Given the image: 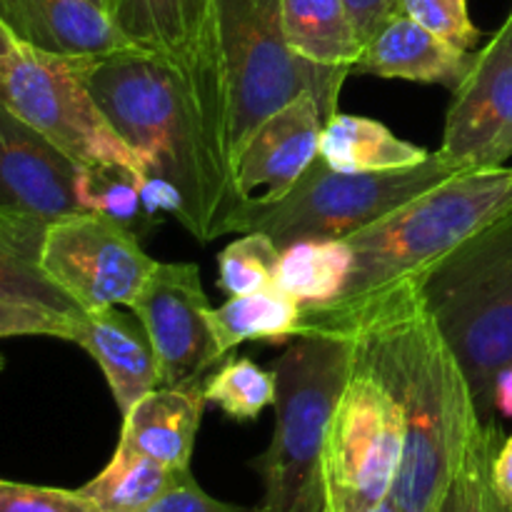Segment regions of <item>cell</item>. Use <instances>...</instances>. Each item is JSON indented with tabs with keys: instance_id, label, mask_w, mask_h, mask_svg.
<instances>
[{
	"instance_id": "obj_1",
	"label": "cell",
	"mask_w": 512,
	"mask_h": 512,
	"mask_svg": "<svg viewBox=\"0 0 512 512\" xmlns=\"http://www.w3.org/2000/svg\"><path fill=\"white\" fill-rule=\"evenodd\" d=\"M333 335L353 340L355 363L390 390L403 413L405 448L388 503L400 512H435L468 450L495 423L480 418L420 280L360 310Z\"/></svg>"
},
{
	"instance_id": "obj_2",
	"label": "cell",
	"mask_w": 512,
	"mask_h": 512,
	"mask_svg": "<svg viewBox=\"0 0 512 512\" xmlns=\"http://www.w3.org/2000/svg\"><path fill=\"white\" fill-rule=\"evenodd\" d=\"M78 68L145 173L168 180L183 195V228L205 243L223 235L225 218L235 208L230 165L210 140L178 70L133 45L78 55Z\"/></svg>"
},
{
	"instance_id": "obj_3",
	"label": "cell",
	"mask_w": 512,
	"mask_h": 512,
	"mask_svg": "<svg viewBox=\"0 0 512 512\" xmlns=\"http://www.w3.org/2000/svg\"><path fill=\"white\" fill-rule=\"evenodd\" d=\"M512 213V168L463 170L390 210L345 243L353 270L330 303L303 305L300 335L333 333L353 315L410 280H423L440 260Z\"/></svg>"
},
{
	"instance_id": "obj_4",
	"label": "cell",
	"mask_w": 512,
	"mask_h": 512,
	"mask_svg": "<svg viewBox=\"0 0 512 512\" xmlns=\"http://www.w3.org/2000/svg\"><path fill=\"white\" fill-rule=\"evenodd\" d=\"M353 360L350 338L305 333L275 363L273 438L253 463L265 512H323L320 458Z\"/></svg>"
},
{
	"instance_id": "obj_5",
	"label": "cell",
	"mask_w": 512,
	"mask_h": 512,
	"mask_svg": "<svg viewBox=\"0 0 512 512\" xmlns=\"http://www.w3.org/2000/svg\"><path fill=\"white\" fill-rule=\"evenodd\" d=\"M420 290L468 375L480 418L493 423L495 378L512 363V213L440 260Z\"/></svg>"
},
{
	"instance_id": "obj_6",
	"label": "cell",
	"mask_w": 512,
	"mask_h": 512,
	"mask_svg": "<svg viewBox=\"0 0 512 512\" xmlns=\"http://www.w3.org/2000/svg\"><path fill=\"white\" fill-rule=\"evenodd\" d=\"M463 173L438 153L413 168L340 173L318 155L283 200L265 208H235L223 235L263 233L278 248L300 240H345L375 220Z\"/></svg>"
},
{
	"instance_id": "obj_7",
	"label": "cell",
	"mask_w": 512,
	"mask_h": 512,
	"mask_svg": "<svg viewBox=\"0 0 512 512\" xmlns=\"http://www.w3.org/2000/svg\"><path fill=\"white\" fill-rule=\"evenodd\" d=\"M218 33L230 98V155L273 110L310 93L328 123L350 68L310 63L285 43L280 0H218ZM233 163V158H230Z\"/></svg>"
},
{
	"instance_id": "obj_8",
	"label": "cell",
	"mask_w": 512,
	"mask_h": 512,
	"mask_svg": "<svg viewBox=\"0 0 512 512\" xmlns=\"http://www.w3.org/2000/svg\"><path fill=\"white\" fill-rule=\"evenodd\" d=\"M0 103L78 165H145L90 95L78 55L15 43L0 65Z\"/></svg>"
},
{
	"instance_id": "obj_9",
	"label": "cell",
	"mask_w": 512,
	"mask_h": 512,
	"mask_svg": "<svg viewBox=\"0 0 512 512\" xmlns=\"http://www.w3.org/2000/svg\"><path fill=\"white\" fill-rule=\"evenodd\" d=\"M405 423L390 390L353 360L320 458L323 512H378L390 500Z\"/></svg>"
},
{
	"instance_id": "obj_10",
	"label": "cell",
	"mask_w": 512,
	"mask_h": 512,
	"mask_svg": "<svg viewBox=\"0 0 512 512\" xmlns=\"http://www.w3.org/2000/svg\"><path fill=\"white\" fill-rule=\"evenodd\" d=\"M115 33L173 65L210 140L230 165V98L218 33V0H105Z\"/></svg>"
},
{
	"instance_id": "obj_11",
	"label": "cell",
	"mask_w": 512,
	"mask_h": 512,
	"mask_svg": "<svg viewBox=\"0 0 512 512\" xmlns=\"http://www.w3.org/2000/svg\"><path fill=\"white\" fill-rule=\"evenodd\" d=\"M38 265L83 313L130 308L158 265L143 243L100 213H75L45 230Z\"/></svg>"
},
{
	"instance_id": "obj_12",
	"label": "cell",
	"mask_w": 512,
	"mask_h": 512,
	"mask_svg": "<svg viewBox=\"0 0 512 512\" xmlns=\"http://www.w3.org/2000/svg\"><path fill=\"white\" fill-rule=\"evenodd\" d=\"M75 178L78 163L0 103V228L38 255L50 225L85 213Z\"/></svg>"
},
{
	"instance_id": "obj_13",
	"label": "cell",
	"mask_w": 512,
	"mask_h": 512,
	"mask_svg": "<svg viewBox=\"0 0 512 512\" xmlns=\"http://www.w3.org/2000/svg\"><path fill=\"white\" fill-rule=\"evenodd\" d=\"M128 310L148 333L163 388L203 380L223 360L210 328L213 308L195 263L155 265Z\"/></svg>"
},
{
	"instance_id": "obj_14",
	"label": "cell",
	"mask_w": 512,
	"mask_h": 512,
	"mask_svg": "<svg viewBox=\"0 0 512 512\" xmlns=\"http://www.w3.org/2000/svg\"><path fill=\"white\" fill-rule=\"evenodd\" d=\"M438 155L458 170L500 168L512 155V10L453 90Z\"/></svg>"
},
{
	"instance_id": "obj_15",
	"label": "cell",
	"mask_w": 512,
	"mask_h": 512,
	"mask_svg": "<svg viewBox=\"0 0 512 512\" xmlns=\"http://www.w3.org/2000/svg\"><path fill=\"white\" fill-rule=\"evenodd\" d=\"M323 125V110L310 93L260 120L230 163L235 208H265L283 200L318 160Z\"/></svg>"
},
{
	"instance_id": "obj_16",
	"label": "cell",
	"mask_w": 512,
	"mask_h": 512,
	"mask_svg": "<svg viewBox=\"0 0 512 512\" xmlns=\"http://www.w3.org/2000/svg\"><path fill=\"white\" fill-rule=\"evenodd\" d=\"M475 55L440 38L425 25L398 13L365 43L353 73L443 85L455 90L468 75Z\"/></svg>"
},
{
	"instance_id": "obj_17",
	"label": "cell",
	"mask_w": 512,
	"mask_h": 512,
	"mask_svg": "<svg viewBox=\"0 0 512 512\" xmlns=\"http://www.w3.org/2000/svg\"><path fill=\"white\" fill-rule=\"evenodd\" d=\"M70 343L80 345L103 370L120 415L160 388L158 360L138 315L118 308L80 313Z\"/></svg>"
},
{
	"instance_id": "obj_18",
	"label": "cell",
	"mask_w": 512,
	"mask_h": 512,
	"mask_svg": "<svg viewBox=\"0 0 512 512\" xmlns=\"http://www.w3.org/2000/svg\"><path fill=\"white\" fill-rule=\"evenodd\" d=\"M0 23L20 43L53 53L100 55L128 45L88 0H0Z\"/></svg>"
},
{
	"instance_id": "obj_19",
	"label": "cell",
	"mask_w": 512,
	"mask_h": 512,
	"mask_svg": "<svg viewBox=\"0 0 512 512\" xmlns=\"http://www.w3.org/2000/svg\"><path fill=\"white\" fill-rule=\"evenodd\" d=\"M205 383L155 388L123 415L120 440L173 470H190L205 410Z\"/></svg>"
},
{
	"instance_id": "obj_20",
	"label": "cell",
	"mask_w": 512,
	"mask_h": 512,
	"mask_svg": "<svg viewBox=\"0 0 512 512\" xmlns=\"http://www.w3.org/2000/svg\"><path fill=\"white\" fill-rule=\"evenodd\" d=\"M320 158L340 173H385L425 163L430 153L378 120L335 113L320 133Z\"/></svg>"
},
{
	"instance_id": "obj_21",
	"label": "cell",
	"mask_w": 512,
	"mask_h": 512,
	"mask_svg": "<svg viewBox=\"0 0 512 512\" xmlns=\"http://www.w3.org/2000/svg\"><path fill=\"white\" fill-rule=\"evenodd\" d=\"M280 20L285 43L310 63L353 70L363 53L345 0H280Z\"/></svg>"
},
{
	"instance_id": "obj_22",
	"label": "cell",
	"mask_w": 512,
	"mask_h": 512,
	"mask_svg": "<svg viewBox=\"0 0 512 512\" xmlns=\"http://www.w3.org/2000/svg\"><path fill=\"white\" fill-rule=\"evenodd\" d=\"M300 313L303 305L293 295L270 285L258 293L235 295L220 308L210 310V328L225 358L230 350L250 340L285 343L300 338Z\"/></svg>"
},
{
	"instance_id": "obj_23",
	"label": "cell",
	"mask_w": 512,
	"mask_h": 512,
	"mask_svg": "<svg viewBox=\"0 0 512 512\" xmlns=\"http://www.w3.org/2000/svg\"><path fill=\"white\" fill-rule=\"evenodd\" d=\"M190 470H173L118 440L110 463L78 488L100 512H145Z\"/></svg>"
},
{
	"instance_id": "obj_24",
	"label": "cell",
	"mask_w": 512,
	"mask_h": 512,
	"mask_svg": "<svg viewBox=\"0 0 512 512\" xmlns=\"http://www.w3.org/2000/svg\"><path fill=\"white\" fill-rule=\"evenodd\" d=\"M350 270L353 250L345 240H300L280 248L275 285L300 305H320L343 293Z\"/></svg>"
},
{
	"instance_id": "obj_25",
	"label": "cell",
	"mask_w": 512,
	"mask_h": 512,
	"mask_svg": "<svg viewBox=\"0 0 512 512\" xmlns=\"http://www.w3.org/2000/svg\"><path fill=\"white\" fill-rule=\"evenodd\" d=\"M143 175L125 165H78L75 195L83 210L105 215L143 243L160 225L143 200Z\"/></svg>"
},
{
	"instance_id": "obj_26",
	"label": "cell",
	"mask_w": 512,
	"mask_h": 512,
	"mask_svg": "<svg viewBox=\"0 0 512 512\" xmlns=\"http://www.w3.org/2000/svg\"><path fill=\"white\" fill-rule=\"evenodd\" d=\"M205 400L228 418L255 420L275 403V373L250 358H235L205 383Z\"/></svg>"
},
{
	"instance_id": "obj_27",
	"label": "cell",
	"mask_w": 512,
	"mask_h": 512,
	"mask_svg": "<svg viewBox=\"0 0 512 512\" xmlns=\"http://www.w3.org/2000/svg\"><path fill=\"white\" fill-rule=\"evenodd\" d=\"M0 298L48 305L70 315L83 313L63 290L45 278L38 265V255L3 228H0Z\"/></svg>"
},
{
	"instance_id": "obj_28",
	"label": "cell",
	"mask_w": 512,
	"mask_h": 512,
	"mask_svg": "<svg viewBox=\"0 0 512 512\" xmlns=\"http://www.w3.org/2000/svg\"><path fill=\"white\" fill-rule=\"evenodd\" d=\"M280 248L263 233H243L218 258V285L225 295H250L275 285Z\"/></svg>"
},
{
	"instance_id": "obj_29",
	"label": "cell",
	"mask_w": 512,
	"mask_h": 512,
	"mask_svg": "<svg viewBox=\"0 0 512 512\" xmlns=\"http://www.w3.org/2000/svg\"><path fill=\"white\" fill-rule=\"evenodd\" d=\"M498 453V430L490 425L473 443L460 468L455 470L435 512H485L490 488V465Z\"/></svg>"
},
{
	"instance_id": "obj_30",
	"label": "cell",
	"mask_w": 512,
	"mask_h": 512,
	"mask_svg": "<svg viewBox=\"0 0 512 512\" xmlns=\"http://www.w3.org/2000/svg\"><path fill=\"white\" fill-rule=\"evenodd\" d=\"M400 13L425 25L440 38L463 50H473L480 40L468 13V0H400Z\"/></svg>"
},
{
	"instance_id": "obj_31",
	"label": "cell",
	"mask_w": 512,
	"mask_h": 512,
	"mask_svg": "<svg viewBox=\"0 0 512 512\" xmlns=\"http://www.w3.org/2000/svg\"><path fill=\"white\" fill-rule=\"evenodd\" d=\"M78 315L48 308L38 303L0 298V338H25V335H48V338L73 340Z\"/></svg>"
},
{
	"instance_id": "obj_32",
	"label": "cell",
	"mask_w": 512,
	"mask_h": 512,
	"mask_svg": "<svg viewBox=\"0 0 512 512\" xmlns=\"http://www.w3.org/2000/svg\"><path fill=\"white\" fill-rule=\"evenodd\" d=\"M0 512H100L80 490L0 480Z\"/></svg>"
},
{
	"instance_id": "obj_33",
	"label": "cell",
	"mask_w": 512,
	"mask_h": 512,
	"mask_svg": "<svg viewBox=\"0 0 512 512\" xmlns=\"http://www.w3.org/2000/svg\"><path fill=\"white\" fill-rule=\"evenodd\" d=\"M145 512H265V508L263 505H258V508H245V505L215 500L188 473L178 485H173L163 498L155 500Z\"/></svg>"
},
{
	"instance_id": "obj_34",
	"label": "cell",
	"mask_w": 512,
	"mask_h": 512,
	"mask_svg": "<svg viewBox=\"0 0 512 512\" xmlns=\"http://www.w3.org/2000/svg\"><path fill=\"white\" fill-rule=\"evenodd\" d=\"M400 0H345L360 43H368L393 15L400 13Z\"/></svg>"
},
{
	"instance_id": "obj_35",
	"label": "cell",
	"mask_w": 512,
	"mask_h": 512,
	"mask_svg": "<svg viewBox=\"0 0 512 512\" xmlns=\"http://www.w3.org/2000/svg\"><path fill=\"white\" fill-rule=\"evenodd\" d=\"M490 488L512 508V435L500 445L490 465Z\"/></svg>"
},
{
	"instance_id": "obj_36",
	"label": "cell",
	"mask_w": 512,
	"mask_h": 512,
	"mask_svg": "<svg viewBox=\"0 0 512 512\" xmlns=\"http://www.w3.org/2000/svg\"><path fill=\"white\" fill-rule=\"evenodd\" d=\"M493 410L503 418H512V363L498 373L493 385Z\"/></svg>"
},
{
	"instance_id": "obj_37",
	"label": "cell",
	"mask_w": 512,
	"mask_h": 512,
	"mask_svg": "<svg viewBox=\"0 0 512 512\" xmlns=\"http://www.w3.org/2000/svg\"><path fill=\"white\" fill-rule=\"evenodd\" d=\"M15 43H18V40L13 38V33H10V30L0 23V65H3V60L8 58V53L13 50Z\"/></svg>"
},
{
	"instance_id": "obj_38",
	"label": "cell",
	"mask_w": 512,
	"mask_h": 512,
	"mask_svg": "<svg viewBox=\"0 0 512 512\" xmlns=\"http://www.w3.org/2000/svg\"><path fill=\"white\" fill-rule=\"evenodd\" d=\"M485 512H512L510 505H505L498 495L493 493V488H488V498H485Z\"/></svg>"
},
{
	"instance_id": "obj_39",
	"label": "cell",
	"mask_w": 512,
	"mask_h": 512,
	"mask_svg": "<svg viewBox=\"0 0 512 512\" xmlns=\"http://www.w3.org/2000/svg\"><path fill=\"white\" fill-rule=\"evenodd\" d=\"M378 512H400V510H398V508H395V505H390V503H385V505H383V508H380V510H378Z\"/></svg>"
},
{
	"instance_id": "obj_40",
	"label": "cell",
	"mask_w": 512,
	"mask_h": 512,
	"mask_svg": "<svg viewBox=\"0 0 512 512\" xmlns=\"http://www.w3.org/2000/svg\"><path fill=\"white\" fill-rule=\"evenodd\" d=\"M88 3L98 5V8H100V10H103V3H105V0H88ZM103 13H105V10H103Z\"/></svg>"
},
{
	"instance_id": "obj_41",
	"label": "cell",
	"mask_w": 512,
	"mask_h": 512,
	"mask_svg": "<svg viewBox=\"0 0 512 512\" xmlns=\"http://www.w3.org/2000/svg\"><path fill=\"white\" fill-rule=\"evenodd\" d=\"M5 368V358H3V355H0V370H3Z\"/></svg>"
}]
</instances>
